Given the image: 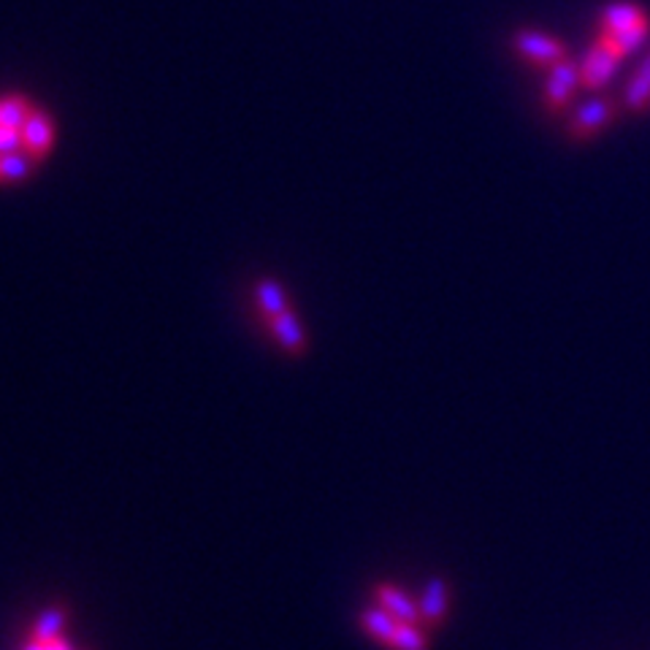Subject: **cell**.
Listing matches in <instances>:
<instances>
[{
	"label": "cell",
	"instance_id": "ba28073f",
	"mask_svg": "<svg viewBox=\"0 0 650 650\" xmlns=\"http://www.w3.org/2000/svg\"><path fill=\"white\" fill-rule=\"evenodd\" d=\"M266 330L288 356H304L306 352V334L301 330V323L293 310H285L282 315L268 317Z\"/></svg>",
	"mask_w": 650,
	"mask_h": 650
},
{
	"label": "cell",
	"instance_id": "e0dca14e",
	"mask_svg": "<svg viewBox=\"0 0 650 650\" xmlns=\"http://www.w3.org/2000/svg\"><path fill=\"white\" fill-rule=\"evenodd\" d=\"M22 149V133L16 128L0 125V155H9Z\"/></svg>",
	"mask_w": 650,
	"mask_h": 650
},
{
	"label": "cell",
	"instance_id": "6da1fadb",
	"mask_svg": "<svg viewBox=\"0 0 650 650\" xmlns=\"http://www.w3.org/2000/svg\"><path fill=\"white\" fill-rule=\"evenodd\" d=\"M513 52L518 55L523 63H529L531 69L547 71L567 58V44H564L562 38L551 36V33L523 27V31L513 33Z\"/></svg>",
	"mask_w": 650,
	"mask_h": 650
},
{
	"label": "cell",
	"instance_id": "7a4b0ae2",
	"mask_svg": "<svg viewBox=\"0 0 650 650\" xmlns=\"http://www.w3.org/2000/svg\"><path fill=\"white\" fill-rule=\"evenodd\" d=\"M618 100L615 98H593L588 104H582L580 109L571 115L567 131L575 142H588V139L599 136L607 131L615 120H618Z\"/></svg>",
	"mask_w": 650,
	"mask_h": 650
},
{
	"label": "cell",
	"instance_id": "5b68a950",
	"mask_svg": "<svg viewBox=\"0 0 650 650\" xmlns=\"http://www.w3.org/2000/svg\"><path fill=\"white\" fill-rule=\"evenodd\" d=\"M420 610V626L425 631H436L445 626L447 615H450V586L442 577L425 582L423 593L418 599Z\"/></svg>",
	"mask_w": 650,
	"mask_h": 650
},
{
	"label": "cell",
	"instance_id": "8992f818",
	"mask_svg": "<svg viewBox=\"0 0 650 650\" xmlns=\"http://www.w3.org/2000/svg\"><path fill=\"white\" fill-rule=\"evenodd\" d=\"M646 22H650L648 11L642 5L631 3V0L607 3L599 11V33H626L646 25Z\"/></svg>",
	"mask_w": 650,
	"mask_h": 650
},
{
	"label": "cell",
	"instance_id": "9c48e42d",
	"mask_svg": "<svg viewBox=\"0 0 650 650\" xmlns=\"http://www.w3.org/2000/svg\"><path fill=\"white\" fill-rule=\"evenodd\" d=\"M374 604L383 610H388L396 621H405V624H418L420 626V610L418 602L399 586H390V582H380L374 588Z\"/></svg>",
	"mask_w": 650,
	"mask_h": 650
},
{
	"label": "cell",
	"instance_id": "7c38bea8",
	"mask_svg": "<svg viewBox=\"0 0 650 650\" xmlns=\"http://www.w3.org/2000/svg\"><path fill=\"white\" fill-rule=\"evenodd\" d=\"M255 304L266 321L274 315H282L285 310H290L288 293H285V288L277 279H261V282L255 285Z\"/></svg>",
	"mask_w": 650,
	"mask_h": 650
},
{
	"label": "cell",
	"instance_id": "5bb4252c",
	"mask_svg": "<svg viewBox=\"0 0 650 650\" xmlns=\"http://www.w3.org/2000/svg\"><path fill=\"white\" fill-rule=\"evenodd\" d=\"M36 158L27 149H16V153L0 155V184H16L27 179L36 168Z\"/></svg>",
	"mask_w": 650,
	"mask_h": 650
},
{
	"label": "cell",
	"instance_id": "52a82bcc",
	"mask_svg": "<svg viewBox=\"0 0 650 650\" xmlns=\"http://www.w3.org/2000/svg\"><path fill=\"white\" fill-rule=\"evenodd\" d=\"M22 149L33 155L36 160L47 158L55 144V122L44 109H33L31 120L22 125Z\"/></svg>",
	"mask_w": 650,
	"mask_h": 650
},
{
	"label": "cell",
	"instance_id": "ac0fdd59",
	"mask_svg": "<svg viewBox=\"0 0 650 650\" xmlns=\"http://www.w3.org/2000/svg\"><path fill=\"white\" fill-rule=\"evenodd\" d=\"M22 650H47V642H41V640H33V637H31V640H27V646L22 648Z\"/></svg>",
	"mask_w": 650,
	"mask_h": 650
},
{
	"label": "cell",
	"instance_id": "277c9868",
	"mask_svg": "<svg viewBox=\"0 0 650 650\" xmlns=\"http://www.w3.org/2000/svg\"><path fill=\"white\" fill-rule=\"evenodd\" d=\"M624 55L615 47H610L604 38L597 36V41L588 47V52L580 60V82L586 89H602L604 84L615 76V71L621 69Z\"/></svg>",
	"mask_w": 650,
	"mask_h": 650
},
{
	"label": "cell",
	"instance_id": "2e32d148",
	"mask_svg": "<svg viewBox=\"0 0 650 650\" xmlns=\"http://www.w3.org/2000/svg\"><path fill=\"white\" fill-rule=\"evenodd\" d=\"M388 650H431V631H425L423 626L418 624H405V621H399Z\"/></svg>",
	"mask_w": 650,
	"mask_h": 650
},
{
	"label": "cell",
	"instance_id": "8fae6325",
	"mask_svg": "<svg viewBox=\"0 0 650 650\" xmlns=\"http://www.w3.org/2000/svg\"><path fill=\"white\" fill-rule=\"evenodd\" d=\"M624 106L635 111V115H642V111L650 109V55L642 60V65H637L631 80L626 82Z\"/></svg>",
	"mask_w": 650,
	"mask_h": 650
},
{
	"label": "cell",
	"instance_id": "30bf717a",
	"mask_svg": "<svg viewBox=\"0 0 650 650\" xmlns=\"http://www.w3.org/2000/svg\"><path fill=\"white\" fill-rule=\"evenodd\" d=\"M358 624H361V629L366 631V635L372 637L377 646L388 648L390 640H394V631H396V626H399V621H396L388 610H383L374 604V607L363 610L361 618H358Z\"/></svg>",
	"mask_w": 650,
	"mask_h": 650
},
{
	"label": "cell",
	"instance_id": "4fadbf2b",
	"mask_svg": "<svg viewBox=\"0 0 650 650\" xmlns=\"http://www.w3.org/2000/svg\"><path fill=\"white\" fill-rule=\"evenodd\" d=\"M65 624H69V610H65L63 604H55V607H47L41 615H38L36 624H33L31 637L41 642L58 640L60 631L65 629Z\"/></svg>",
	"mask_w": 650,
	"mask_h": 650
},
{
	"label": "cell",
	"instance_id": "3957f363",
	"mask_svg": "<svg viewBox=\"0 0 650 650\" xmlns=\"http://www.w3.org/2000/svg\"><path fill=\"white\" fill-rule=\"evenodd\" d=\"M580 87V63L564 58L562 63L547 69L542 104H545V109L551 111V115H562V111H567V106L571 104V98H575V93Z\"/></svg>",
	"mask_w": 650,
	"mask_h": 650
},
{
	"label": "cell",
	"instance_id": "9a60e30c",
	"mask_svg": "<svg viewBox=\"0 0 650 650\" xmlns=\"http://www.w3.org/2000/svg\"><path fill=\"white\" fill-rule=\"evenodd\" d=\"M33 109H36V106H33L25 95H5V98H0V125L22 131V125L31 120Z\"/></svg>",
	"mask_w": 650,
	"mask_h": 650
}]
</instances>
